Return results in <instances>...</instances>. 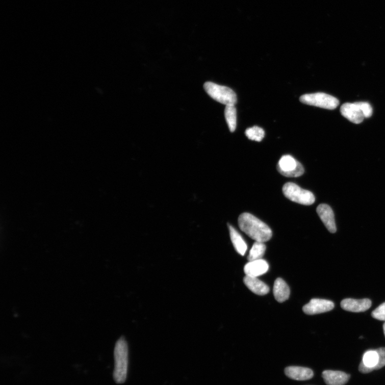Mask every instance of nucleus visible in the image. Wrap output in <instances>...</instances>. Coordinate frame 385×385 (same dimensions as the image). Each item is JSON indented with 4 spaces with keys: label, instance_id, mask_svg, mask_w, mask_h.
<instances>
[{
    "label": "nucleus",
    "instance_id": "5",
    "mask_svg": "<svg viewBox=\"0 0 385 385\" xmlns=\"http://www.w3.org/2000/svg\"><path fill=\"white\" fill-rule=\"evenodd\" d=\"M283 192L288 199L301 204L310 206L315 201V197L312 192L301 188L295 183H286L283 186Z\"/></svg>",
    "mask_w": 385,
    "mask_h": 385
},
{
    "label": "nucleus",
    "instance_id": "12",
    "mask_svg": "<svg viewBox=\"0 0 385 385\" xmlns=\"http://www.w3.org/2000/svg\"><path fill=\"white\" fill-rule=\"evenodd\" d=\"M269 268V264L262 259L249 261L244 268L246 276L258 277L267 272Z\"/></svg>",
    "mask_w": 385,
    "mask_h": 385
},
{
    "label": "nucleus",
    "instance_id": "1",
    "mask_svg": "<svg viewBox=\"0 0 385 385\" xmlns=\"http://www.w3.org/2000/svg\"><path fill=\"white\" fill-rule=\"evenodd\" d=\"M238 224L242 231L256 241L265 243L272 238V233L270 228L249 213H243L240 215Z\"/></svg>",
    "mask_w": 385,
    "mask_h": 385
},
{
    "label": "nucleus",
    "instance_id": "10",
    "mask_svg": "<svg viewBox=\"0 0 385 385\" xmlns=\"http://www.w3.org/2000/svg\"><path fill=\"white\" fill-rule=\"evenodd\" d=\"M317 212L329 233L335 234L337 231L335 215L332 208L326 204L318 206Z\"/></svg>",
    "mask_w": 385,
    "mask_h": 385
},
{
    "label": "nucleus",
    "instance_id": "8",
    "mask_svg": "<svg viewBox=\"0 0 385 385\" xmlns=\"http://www.w3.org/2000/svg\"><path fill=\"white\" fill-rule=\"evenodd\" d=\"M278 172L287 177H299L304 172L302 165L289 155L281 158L277 165Z\"/></svg>",
    "mask_w": 385,
    "mask_h": 385
},
{
    "label": "nucleus",
    "instance_id": "3",
    "mask_svg": "<svg viewBox=\"0 0 385 385\" xmlns=\"http://www.w3.org/2000/svg\"><path fill=\"white\" fill-rule=\"evenodd\" d=\"M340 112L350 122L358 124L365 118L372 116L373 109L371 105L366 102L346 103L341 107Z\"/></svg>",
    "mask_w": 385,
    "mask_h": 385
},
{
    "label": "nucleus",
    "instance_id": "2",
    "mask_svg": "<svg viewBox=\"0 0 385 385\" xmlns=\"http://www.w3.org/2000/svg\"><path fill=\"white\" fill-rule=\"evenodd\" d=\"M128 345L124 337L117 342L114 349L115 369L113 373L114 380L117 383H124L127 377L128 368Z\"/></svg>",
    "mask_w": 385,
    "mask_h": 385
},
{
    "label": "nucleus",
    "instance_id": "6",
    "mask_svg": "<svg viewBox=\"0 0 385 385\" xmlns=\"http://www.w3.org/2000/svg\"><path fill=\"white\" fill-rule=\"evenodd\" d=\"M384 366L385 348L381 347L376 350L366 352L360 365L359 371L363 373H368L379 370Z\"/></svg>",
    "mask_w": 385,
    "mask_h": 385
},
{
    "label": "nucleus",
    "instance_id": "9",
    "mask_svg": "<svg viewBox=\"0 0 385 385\" xmlns=\"http://www.w3.org/2000/svg\"><path fill=\"white\" fill-rule=\"evenodd\" d=\"M334 303L329 300L313 299L303 307V312L310 315L328 312L333 310Z\"/></svg>",
    "mask_w": 385,
    "mask_h": 385
},
{
    "label": "nucleus",
    "instance_id": "11",
    "mask_svg": "<svg viewBox=\"0 0 385 385\" xmlns=\"http://www.w3.org/2000/svg\"><path fill=\"white\" fill-rule=\"evenodd\" d=\"M371 305V301L368 299H346L341 302V306L344 310L353 313L366 312L369 309Z\"/></svg>",
    "mask_w": 385,
    "mask_h": 385
},
{
    "label": "nucleus",
    "instance_id": "13",
    "mask_svg": "<svg viewBox=\"0 0 385 385\" xmlns=\"http://www.w3.org/2000/svg\"><path fill=\"white\" fill-rule=\"evenodd\" d=\"M322 377L327 385H344L350 378V375L344 372L332 370L323 371Z\"/></svg>",
    "mask_w": 385,
    "mask_h": 385
},
{
    "label": "nucleus",
    "instance_id": "22",
    "mask_svg": "<svg viewBox=\"0 0 385 385\" xmlns=\"http://www.w3.org/2000/svg\"><path fill=\"white\" fill-rule=\"evenodd\" d=\"M383 332L385 336V323L383 325Z\"/></svg>",
    "mask_w": 385,
    "mask_h": 385
},
{
    "label": "nucleus",
    "instance_id": "15",
    "mask_svg": "<svg viewBox=\"0 0 385 385\" xmlns=\"http://www.w3.org/2000/svg\"><path fill=\"white\" fill-rule=\"evenodd\" d=\"M244 282L249 290L257 295H265L269 292L268 286L259 280L258 277L246 276Z\"/></svg>",
    "mask_w": 385,
    "mask_h": 385
},
{
    "label": "nucleus",
    "instance_id": "18",
    "mask_svg": "<svg viewBox=\"0 0 385 385\" xmlns=\"http://www.w3.org/2000/svg\"><path fill=\"white\" fill-rule=\"evenodd\" d=\"M225 117L229 131L234 133L237 127V110L235 106H226Z\"/></svg>",
    "mask_w": 385,
    "mask_h": 385
},
{
    "label": "nucleus",
    "instance_id": "16",
    "mask_svg": "<svg viewBox=\"0 0 385 385\" xmlns=\"http://www.w3.org/2000/svg\"><path fill=\"white\" fill-rule=\"evenodd\" d=\"M273 294L275 299L282 303L289 299L290 289L288 285L281 278H277L273 286Z\"/></svg>",
    "mask_w": 385,
    "mask_h": 385
},
{
    "label": "nucleus",
    "instance_id": "14",
    "mask_svg": "<svg viewBox=\"0 0 385 385\" xmlns=\"http://www.w3.org/2000/svg\"><path fill=\"white\" fill-rule=\"evenodd\" d=\"M285 375L289 378L299 381L310 380L314 376L313 371L307 368L289 367L285 369Z\"/></svg>",
    "mask_w": 385,
    "mask_h": 385
},
{
    "label": "nucleus",
    "instance_id": "21",
    "mask_svg": "<svg viewBox=\"0 0 385 385\" xmlns=\"http://www.w3.org/2000/svg\"><path fill=\"white\" fill-rule=\"evenodd\" d=\"M373 318L376 320L385 321V302L380 304L371 314Z\"/></svg>",
    "mask_w": 385,
    "mask_h": 385
},
{
    "label": "nucleus",
    "instance_id": "19",
    "mask_svg": "<svg viewBox=\"0 0 385 385\" xmlns=\"http://www.w3.org/2000/svg\"><path fill=\"white\" fill-rule=\"evenodd\" d=\"M266 250V246L265 243L256 241L249 251L248 257V261H252L262 259L265 254Z\"/></svg>",
    "mask_w": 385,
    "mask_h": 385
},
{
    "label": "nucleus",
    "instance_id": "7",
    "mask_svg": "<svg viewBox=\"0 0 385 385\" xmlns=\"http://www.w3.org/2000/svg\"><path fill=\"white\" fill-rule=\"evenodd\" d=\"M300 101L303 104L328 110L335 109L339 105L337 98L324 93L304 94L300 97Z\"/></svg>",
    "mask_w": 385,
    "mask_h": 385
},
{
    "label": "nucleus",
    "instance_id": "4",
    "mask_svg": "<svg viewBox=\"0 0 385 385\" xmlns=\"http://www.w3.org/2000/svg\"><path fill=\"white\" fill-rule=\"evenodd\" d=\"M207 93L214 100L226 106H235L237 102L236 93L230 88L208 82L203 86Z\"/></svg>",
    "mask_w": 385,
    "mask_h": 385
},
{
    "label": "nucleus",
    "instance_id": "20",
    "mask_svg": "<svg viewBox=\"0 0 385 385\" xmlns=\"http://www.w3.org/2000/svg\"><path fill=\"white\" fill-rule=\"evenodd\" d=\"M245 135L249 140L260 142L265 137V132L262 128L255 126L247 129Z\"/></svg>",
    "mask_w": 385,
    "mask_h": 385
},
{
    "label": "nucleus",
    "instance_id": "17",
    "mask_svg": "<svg viewBox=\"0 0 385 385\" xmlns=\"http://www.w3.org/2000/svg\"><path fill=\"white\" fill-rule=\"evenodd\" d=\"M229 230L230 239L235 249L241 255H245L247 250L246 242L233 226L229 225Z\"/></svg>",
    "mask_w": 385,
    "mask_h": 385
}]
</instances>
